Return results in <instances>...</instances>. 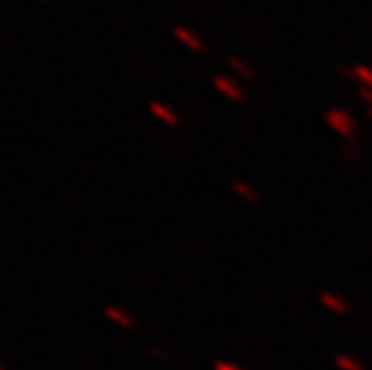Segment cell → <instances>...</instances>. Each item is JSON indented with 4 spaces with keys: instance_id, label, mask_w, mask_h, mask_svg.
<instances>
[{
    "instance_id": "6da1fadb",
    "label": "cell",
    "mask_w": 372,
    "mask_h": 370,
    "mask_svg": "<svg viewBox=\"0 0 372 370\" xmlns=\"http://www.w3.org/2000/svg\"><path fill=\"white\" fill-rule=\"evenodd\" d=\"M324 120H327L329 128H334L341 137H346V140H353L355 137V123H353V118H350L348 111L329 108L327 113H324Z\"/></svg>"
},
{
    "instance_id": "52a82bcc",
    "label": "cell",
    "mask_w": 372,
    "mask_h": 370,
    "mask_svg": "<svg viewBox=\"0 0 372 370\" xmlns=\"http://www.w3.org/2000/svg\"><path fill=\"white\" fill-rule=\"evenodd\" d=\"M233 190H236L241 198H245L248 202H257L259 200V195H257V190L254 188H250L248 183H243V181H233Z\"/></svg>"
},
{
    "instance_id": "7c38bea8",
    "label": "cell",
    "mask_w": 372,
    "mask_h": 370,
    "mask_svg": "<svg viewBox=\"0 0 372 370\" xmlns=\"http://www.w3.org/2000/svg\"><path fill=\"white\" fill-rule=\"evenodd\" d=\"M0 370H8V368H5V363H0Z\"/></svg>"
},
{
    "instance_id": "9c48e42d",
    "label": "cell",
    "mask_w": 372,
    "mask_h": 370,
    "mask_svg": "<svg viewBox=\"0 0 372 370\" xmlns=\"http://www.w3.org/2000/svg\"><path fill=\"white\" fill-rule=\"evenodd\" d=\"M228 63H231V65H233V67H238V70H241V72H245V75H248V77H252V75H254V72H252V70H250V67H248V65H243V63H238V61H236V58H231V61H228Z\"/></svg>"
},
{
    "instance_id": "ba28073f",
    "label": "cell",
    "mask_w": 372,
    "mask_h": 370,
    "mask_svg": "<svg viewBox=\"0 0 372 370\" xmlns=\"http://www.w3.org/2000/svg\"><path fill=\"white\" fill-rule=\"evenodd\" d=\"M322 303H327L329 308H334V313H346V303L334 298V296H329V293H322Z\"/></svg>"
},
{
    "instance_id": "277c9868",
    "label": "cell",
    "mask_w": 372,
    "mask_h": 370,
    "mask_svg": "<svg viewBox=\"0 0 372 370\" xmlns=\"http://www.w3.org/2000/svg\"><path fill=\"white\" fill-rule=\"evenodd\" d=\"M149 111H152L156 118H161L166 125H171V128H178V125H180V118L173 113L171 108H168V106H163V104H159V102H152V104H149Z\"/></svg>"
},
{
    "instance_id": "30bf717a",
    "label": "cell",
    "mask_w": 372,
    "mask_h": 370,
    "mask_svg": "<svg viewBox=\"0 0 372 370\" xmlns=\"http://www.w3.org/2000/svg\"><path fill=\"white\" fill-rule=\"evenodd\" d=\"M337 363H339V366H343L346 370H360L358 366H355V363H350L346 356H339V358H337Z\"/></svg>"
},
{
    "instance_id": "5b68a950",
    "label": "cell",
    "mask_w": 372,
    "mask_h": 370,
    "mask_svg": "<svg viewBox=\"0 0 372 370\" xmlns=\"http://www.w3.org/2000/svg\"><path fill=\"white\" fill-rule=\"evenodd\" d=\"M348 77H353V79H358L360 82V87H368V89H372V67L370 65H355L353 70L350 72H346Z\"/></svg>"
},
{
    "instance_id": "3957f363",
    "label": "cell",
    "mask_w": 372,
    "mask_h": 370,
    "mask_svg": "<svg viewBox=\"0 0 372 370\" xmlns=\"http://www.w3.org/2000/svg\"><path fill=\"white\" fill-rule=\"evenodd\" d=\"M173 34H175V39H178V41H183V44L188 46L190 51L202 53V51L207 49V46H204V41H202L200 36L195 34V31L185 29V26H175V29H173Z\"/></svg>"
},
{
    "instance_id": "8fae6325",
    "label": "cell",
    "mask_w": 372,
    "mask_h": 370,
    "mask_svg": "<svg viewBox=\"0 0 372 370\" xmlns=\"http://www.w3.org/2000/svg\"><path fill=\"white\" fill-rule=\"evenodd\" d=\"M216 370H236V366H228V363H219Z\"/></svg>"
},
{
    "instance_id": "8992f818",
    "label": "cell",
    "mask_w": 372,
    "mask_h": 370,
    "mask_svg": "<svg viewBox=\"0 0 372 370\" xmlns=\"http://www.w3.org/2000/svg\"><path fill=\"white\" fill-rule=\"evenodd\" d=\"M106 317H111L113 322H118V325L125 327V330H132V327H135V320H132L127 313H123L120 308H111L108 305V308H106Z\"/></svg>"
},
{
    "instance_id": "7a4b0ae2",
    "label": "cell",
    "mask_w": 372,
    "mask_h": 370,
    "mask_svg": "<svg viewBox=\"0 0 372 370\" xmlns=\"http://www.w3.org/2000/svg\"><path fill=\"white\" fill-rule=\"evenodd\" d=\"M214 87L219 89V92H221L226 99H231V102H236V104H241V102H243V92H241V87H238V84L233 82V79H226V77L216 75V77H214Z\"/></svg>"
}]
</instances>
